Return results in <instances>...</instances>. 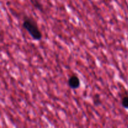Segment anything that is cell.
Segmentation results:
<instances>
[{
  "instance_id": "cell-1",
  "label": "cell",
  "mask_w": 128,
  "mask_h": 128,
  "mask_svg": "<svg viewBox=\"0 0 128 128\" xmlns=\"http://www.w3.org/2000/svg\"><path fill=\"white\" fill-rule=\"evenodd\" d=\"M22 26L34 40L40 41L42 39V32L39 28L36 20L31 16H25L24 17Z\"/></svg>"
},
{
  "instance_id": "cell-2",
  "label": "cell",
  "mask_w": 128,
  "mask_h": 128,
  "mask_svg": "<svg viewBox=\"0 0 128 128\" xmlns=\"http://www.w3.org/2000/svg\"><path fill=\"white\" fill-rule=\"evenodd\" d=\"M69 87L72 90H77L81 86V81L80 78L76 75L73 74L70 77L68 81Z\"/></svg>"
},
{
  "instance_id": "cell-3",
  "label": "cell",
  "mask_w": 128,
  "mask_h": 128,
  "mask_svg": "<svg viewBox=\"0 0 128 128\" xmlns=\"http://www.w3.org/2000/svg\"><path fill=\"white\" fill-rule=\"evenodd\" d=\"M31 2L35 8L38 10L39 11H43V6L38 0H31Z\"/></svg>"
},
{
  "instance_id": "cell-4",
  "label": "cell",
  "mask_w": 128,
  "mask_h": 128,
  "mask_svg": "<svg viewBox=\"0 0 128 128\" xmlns=\"http://www.w3.org/2000/svg\"><path fill=\"white\" fill-rule=\"evenodd\" d=\"M93 103L96 106H99L101 104V101L99 94H95L93 98Z\"/></svg>"
},
{
  "instance_id": "cell-5",
  "label": "cell",
  "mask_w": 128,
  "mask_h": 128,
  "mask_svg": "<svg viewBox=\"0 0 128 128\" xmlns=\"http://www.w3.org/2000/svg\"><path fill=\"white\" fill-rule=\"evenodd\" d=\"M121 105L126 110H128V95L124 96L121 100Z\"/></svg>"
}]
</instances>
